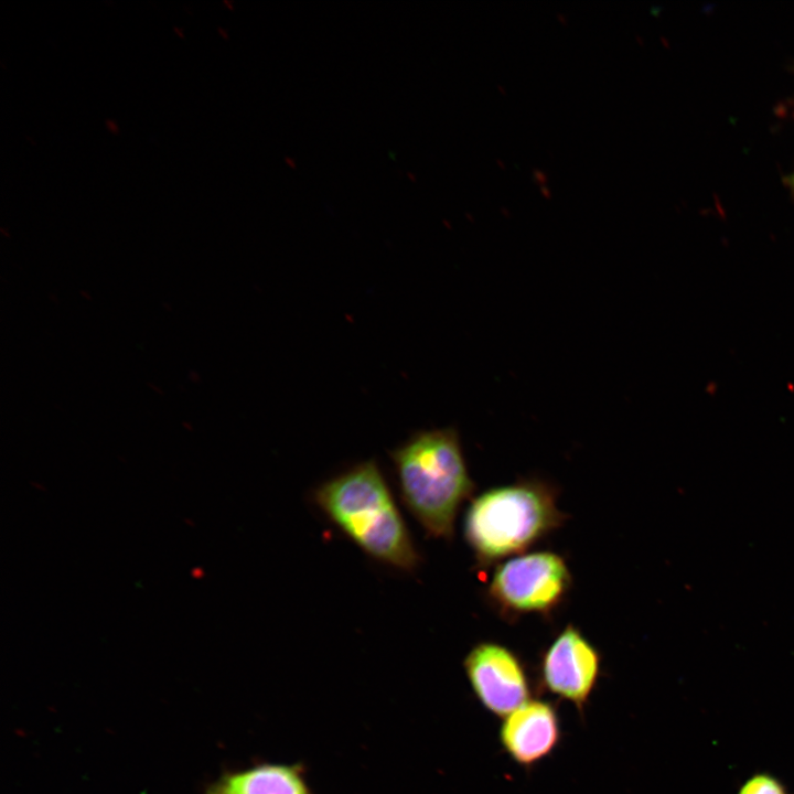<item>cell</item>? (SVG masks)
Segmentation results:
<instances>
[{
  "label": "cell",
  "mask_w": 794,
  "mask_h": 794,
  "mask_svg": "<svg viewBox=\"0 0 794 794\" xmlns=\"http://www.w3.org/2000/svg\"><path fill=\"white\" fill-rule=\"evenodd\" d=\"M737 794H788V792L776 776L768 772H758L742 783Z\"/></svg>",
  "instance_id": "9"
},
{
  "label": "cell",
  "mask_w": 794,
  "mask_h": 794,
  "mask_svg": "<svg viewBox=\"0 0 794 794\" xmlns=\"http://www.w3.org/2000/svg\"><path fill=\"white\" fill-rule=\"evenodd\" d=\"M205 794H313L299 765L264 764L222 777Z\"/></svg>",
  "instance_id": "8"
},
{
  "label": "cell",
  "mask_w": 794,
  "mask_h": 794,
  "mask_svg": "<svg viewBox=\"0 0 794 794\" xmlns=\"http://www.w3.org/2000/svg\"><path fill=\"white\" fill-rule=\"evenodd\" d=\"M463 669L479 702L504 718L530 699V680L521 656L505 644L482 641L463 659Z\"/></svg>",
  "instance_id": "6"
},
{
  "label": "cell",
  "mask_w": 794,
  "mask_h": 794,
  "mask_svg": "<svg viewBox=\"0 0 794 794\" xmlns=\"http://www.w3.org/2000/svg\"><path fill=\"white\" fill-rule=\"evenodd\" d=\"M389 455L408 511L429 536L451 540L458 512L475 490L458 432L418 431Z\"/></svg>",
  "instance_id": "2"
},
{
  "label": "cell",
  "mask_w": 794,
  "mask_h": 794,
  "mask_svg": "<svg viewBox=\"0 0 794 794\" xmlns=\"http://www.w3.org/2000/svg\"><path fill=\"white\" fill-rule=\"evenodd\" d=\"M786 184L794 191V173L787 176Z\"/></svg>",
  "instance_id": "10"
},
{
  "label": "cell",
  "mask_w": 794,
  "mask_h": 794,
  "mask_svg": "<svg viewBox=\"0 0 794 794\" xmlns=\"http://www.w3.org/2000/svg\"><path fill=\"white\" fill-rule=\"evenodd\" d=\"M566 518L555 485L537 478L519 479L471 498L463 536L476 565L489 568L526 552L560 528Z\"/></svg>",
  "instance_id": "3"
},
{
  "label": "cell",
  "mask_w": 794,
  "mask_h": 794,
  "mask_svg": "<svg viewBox=\"0 0 794 794\" xmlns=\"http://www.w3.org/2000/svg\"><path fill=\"white\" fill-rule=\"evenodd\" d=\"M572 582L561 555L534 550L497 564L487 581L485 599L508 622L526 615L550 616L565 603Z\"/></svg>",
  "instance_id": "4"
},
{
  "label": "cell",
  "mask_w": 794,
  "mask_h": 794,
  "mask_svg": "<svg viewBox=\"0 0 794 794\" xmlns=\"http://www.w3.org/2000/svg\"><path fill=\"white\" fill-rule=\"evenodd\" d=\"M602 656L582 633L569 623L543 651L538 665L540 687L571 702L583 715L600 679Z\"/></svg>",
  "instance_id": "5"
},
{
  "label": "cell",
  "mask_w": 794,
  "mask_h": 794,
  "mask_svg": "<svg viewBox=\"0 0 794 794\" xmlns=\"http://www.w3.org/2000/svg\"><path fill=\"white\" fill-rule=\"evenodd\" d=\"M325 516L373 559L412 572L421 556L374 460L321 483L312 494Z\"/></svg>",
  "instance_id": "1"
},
{
  "label": "cell",
  "mask_w": 794,
  "mask_h": 794,
  "mask_svg": "<svg viewBox=\"0 0 794 794\" xmlns=\"http://www.w3.org/2000/svg\"><path fill=\"white\" fill-rule=\"evenodd\" d=\"M560 739L557 707L545 699H529L504 717L498 729L503 750L522 768H532L546 759Z\"/></svg>",
  "instance_id": "7"
}]
</instances>
